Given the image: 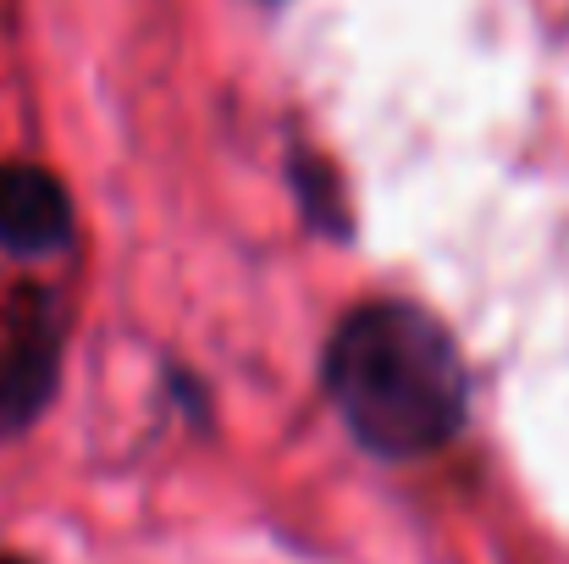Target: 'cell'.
I'll list each match as a JSON object with an SVG mask.
<instances>
[{
    "label": "cell",
    "instance_id": "1",
    "mask_svg": "<svg viewBox=\"0 0 569 564\" xmlns=\"http://www.w3.org/2000/svg\"><path fill=\"white\" fill-rule=\"evenodd\" d=\"M327 387L349 432L387 459L431 454L465 420L459 355L448 333L409 305L349 316L327 349Z\"/></svg>",
    "mask_w": 569,
    "mask_h": 564
},
{
    "label": "cell",
    "instance_id": "2",
    "mask_svg": "<svg viewBox=\"0 0 569 564\" xmlns=\"http://www.w3.org/2000/svg\"><path fill=\"white\" fill-rule=\"evenodd\" d=\"M67 194L39 167H0V244L17 255H44L67 238Z\"/></svg>",
    "mask_w": 569,
    "mask_h": 564
},
{
    "label": "cell",
    "instance_id": "3",
    "mask_svg": "<svg viewBox=\"0 0 569 564\" xmlns=\"http://www.w3.org/2000/svg\"><path fill=\"white\" fill-rule=\"evenodd\" d=\"M50 382V338L39 316H0V426L22 420Z\"/></svg>",
    "mask_w": 569,
    "mask_h": 564
},
{
    "label": "cell",
    "instance_id": "4",
    "mask_svg": "<svg viewBox=\"0 0 569 564\" xmlns=\"http://www.w3.org/2000/svg\"><path fill=\"white\" fill-rule=\"evenodd\" d=\"M0 564H22V560H0Z\"/></svg>",
    "mask_w": 569,
    "mask_h": 564
}]
</instances>
